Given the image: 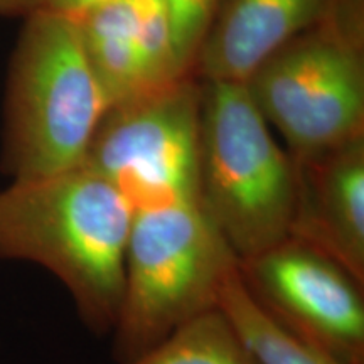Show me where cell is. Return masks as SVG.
<instances>
[{
  "instance_id": "cell-14",
  "label": "cell",
  "mask_w": 364,
  "mask_h": 364,
  "mask_svg": "<svg viewBox=\"0 0 364 364\" xmlns=\"http://www.w3.org/2000/svg\"><path fill=\"white\" fill-rule=\"evenodd\" d=\"M171 22L177 65L184 76L194 71L199 49L211 26L220 0H162Z\"/></svg>"
},
{
  "instance_id": "cell-10",
  "label": "cell",
  "mask_w": 364,
  "mask_h": 364,
  "mask_svg": "<svg viewBox=\"0 0 364 364\" xmlns=\"http://www.w3.org/2000/svg\"><path fill=\"white\" fill-rule=\"evenodd\" d=\"M88 63L108 105L145 93L136 0H105L75 19Z\"/></svg>"
},
{
  "instance_id": "cell-11",
  "label": "cell",
  "mask_w": 364,
  "mask_h": 364,
  "mask_svg": "<svg viewBox=\"0 0 364 364\" xmlns=\"http://www.w3.org/2000/svg\"><path fill=\"white\" fill-rule=\"evenodd\" d=\"M218 307L230 318L258 364H346L268 317L245 290L238 267L223 285Z\"/></svg>"
},
{
  "instance_id": "cell-6",
  "label": "cell",
  "mask_w": 364,
  "mask_h": 364,
  "mask_svg": "<svg viewBox=\"0 0 364 364\" xmlns=\"http://www.w3.org/2000/svg\"><path fill=\"white\" fill-rule=\"evenodd\" d=\"M201 83L194 75L112 105L83 164L134 211L198 201Z\"/></svg>"
},
{
  "instance_id": "cell-13",
  "label": "cell",
  "mask_w": 364,
  "mask_h": 364,
  "mask_svg": "<svg viewBox=\"0 0 364 364\" xmlns=\"http://www.w3.org/2000/svg\"><path fill=\"white\" fill-rule=\"evenodd\" d=\"M136 26L145 91L186 78L177 65L171 22L162 0H136Z\"/></svg>"
},
{
  "instance_id": "cell-8",
  "label": "cell",
  "mask_w": 364,
  "mask_h": 364,
  "mask_svg": "<svg viewBox=\"0 0 364 364\" xmlns=\"http://www.w3.org/2000/svg\"><path fill=\"white\" fill-rule=\"evenodd\" d=\"M295 162L289 236L312 245L364 282V135Z\"/></svg>"
},
{
  "instance_id": "cell-2",
  "label": "cell",
  "mask_w": 364,
  "mask_h": 364,
  "mask_svg": "<svg viewBox=\"0 0 364 364\" xmlns=\"http://www.w3.org/2000/svg\"><path fill=\"white\" fill-rule=\"evenodd\" d=\"M108 108L75 19H24L9 63L0 169L31 181L80 166Z\"/></svg>"
},
{
  "instance_id": "cell-12",
  "label": "cell",
  "mask_w": 364,
  "mask_h": 364,
  "mask_svg": "<svg viewBox=\"0 0 364 364\" xmlns=\"http://www.w3.org/2000/svg\"><path fill=\"white\" fill-rule=\"evenodd\" d=\"M125 364H258L220 307L172 331L142 356Z\"/></svg>"
},
{
  "instance_id": "cell-5",
  "label": "cell",
  "mask_w": 364,
  "mask_h": 364,
  "mask_svg": "<svg viewBox=\"0 0 364 364\" xmlns=\"http://www.w3.org/2000/svg\"><path fill=\"white\" fill-rule=\"evenodd\" d=\"M243 85L294 161L364 135V39L331 22L290 41Z\"/></svg>"
},
{
  "instance_id": "cell-4",
  "label": "cell",
  "mask_w": 364,
  "mask_h": 364,
  "mask_svg": "<svg viewBox=\"0 0 364 364\" xmlns=\"http://www.w3.org/2000/svg\"><path fill=\"white\" fill-rule=\"evenodd\" d=\"M238 257L198 201L134 211L113 356L125 364L218 307Z\"/></svg>"
},
{
  "instance_id": "cell-7",
  "label": "cell",
  "mask_w": 364,
  "mask_h": 364,
  "mask_svg": "<svg viewBox=\"0 0 364 364\" xmlns=\"http://www.w3.org/2000/svg\"><path fill=\"white\" fill-rule=\"evenodd\" d=\"M238 273L277 324L346 364H364V282L339 262L287 236L238 260Z\"/></svg>"
},
{
  "instance_id": "cell-3",
  "label": "cell",
  "mask_w": 364,
  "mask_h": 364,
  "mask_svg": "<svg viewBox=\"0 0 364 364\" xmlns=\"http://www.w3.org/2000/svg\"><path fill=\"white\" fill-rule=\"evenodd\" d=\"M297 174L247 86L201 81L198 204L238 260L287 238Z\"/></svg>"
},
{
  "instance_id": "cell-1",
  "label": "cell",
  "mask_w": 364,
  "mask_h": 364,
  "mask_svg": "<svg viewBox=\"0 0 364 364\" xmlns=\"http://www.w3.org/2000/svg\"><path fill=\"white\" fill-rule=\"evenodd\" d=\"M134 209L85 164L0 189V260L29 262L66 287L83 324L112 334Z\"/></svg>"
},
{
  "instance_id": "cell-15",
  "label": "cell",
  "mask_w": 364,
  "mask_h": 364,
  "mask_svg": "<svg viewBox=\"0 0 364 364\" xmlns=\"http://www.w3.org/2000/svg\"><path fill=\"white\" fill-rule=\"evenodd\" d=\"M105 0H0V17L29 19L34 16H59L76 19Z\"/></svg>"
},
{
  "instance_id": "cell-9",
  "label": "cell",
  "mask_w": 364,
  "mask_h": 364,
  "mask_svg": "<svg viewBox=\"0 0 364 364\" xmlns=\"http://www.w3.org/2000/svg\"><path fill=\"white\" fill-rule=\"evenodd\" d=\"M339 0H220L193 75L245 83L290 41L334 16Z\"/></svg>"
}]
</instances>
